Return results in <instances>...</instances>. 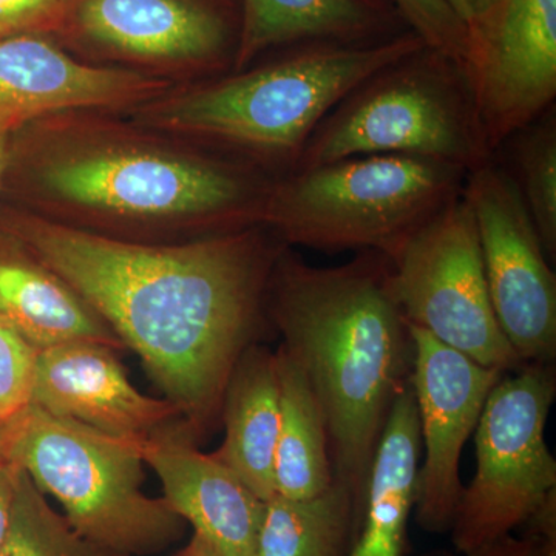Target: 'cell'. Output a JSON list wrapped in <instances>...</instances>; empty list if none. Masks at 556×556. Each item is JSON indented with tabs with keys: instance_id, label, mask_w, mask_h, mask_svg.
<instances>
[{
	"instance_id": "18",
	"label": "cell",
	"mask_w": 556,
	"mask_h": 556,
	"mask_svg": "<svg viewBox=\"0 0 556 556\" xmlns=\"http://www.w3.org/2000/svg\"><path fill=\"white\" fill-rule=\"evenodd\" d=\"M0 321L38 351L67 343L124 350L112 328L53 270L2 233Z\"/></svg>"
},
{
	"instance_id": "8",
	"label": "cell",
	"mask_w": 556,
	"mask_h": 556,
	"mask_svg": "<svg viewBox=\"0 0 556 556\" xmlns=\"http://www.w3.org/2000/svg\"><path fill=\"white\" fill-rule=\"evenodd\" d=\"M555 396L554 364H522L490 391L475 430V477L450 529L460 554L511 535L555 503L556 460L544 437Z\"/></svg>"
},
{
	"instance_id": "32",
	"label": "cell",
	"mask_w": 556,
	"mask_h": 556,
	"mask_svg": "<svg viewBox=\"0 0 556 556\" xmlns=\"http://www.w3.org/2000/svg\"><path fill=\"white\" fill-rule=\"evenodd\" d=\"M10 137L11 134L0 131V190L3 188V179H5L7 169H9Z\"/></svg>"
},
{
	"instance_id": "17",
	"label": "cell",
	"mask_w": 556,
	"mask_h": 556,
	"mask_svg": "<svg viewBox=\"0 0 556 556\" xmlns=\"http://www.w3.org/2000/svg\"><path fill=\"white\" fill-rule=\"evenodd\" d=\"M404 24L387 0H241L232 72L270 50L306 43H376L396 38Z\"/></svg>"
},
{
	"instance_id": "19",
	"label": "cell",
	"mask_w": 556,
	"mask_h": 556,
	"mask_svg": "<svg viewBox=\"0 0 556 556\" xmlns=\"http://www.w3.org/2000/svg\"><path fill=\"white\" fill-rule=\"evenodd\" d=\"M412 382L394 401L369 468L358 536L345 556H404L420 457Z\"/></svg>"
},
{
	"instance_id": "29",
	"label": "cell",
	"mask_w": 556,
	"mask_h": 556,
	"mask_svg": "<svg viewBox=\"0 0 556 556\" xmlns=\"http://www.w3.org/2000/svg\"><path fill=\"white\" fill-rule=\"evenodd\" d=\"M17 473L20 468L10 460L0 459V547L9 532L11 507L16 493Z\"/></svg>"
},
{
	"instance_id": "9",
	"label": "cell",
	"mask_w": 556,
	"mask_h": 556,
	"mask_svg": "<svg viewBox=\"0 0 556 556\" xmlns=\"http://www.w3.org/2000/svg\"><path fill=\"white\" fill-rule=\"evenodd\" d=\"M387 285L409 325L482 367H521L497 324L473 214L457 199L393 255Z\"/></svg>"
},
{
	"instance_id": "1",
	"label": "cell",
	"mask_w": 556,
	"mask_h": 556,
	"mask_svg": "<svg viewBox=\"0 0 556 556\" xmlns=\"http://www.w3.org/2000/svg\"><path fill=\"white\" fill-rule=\"evenodd\" d=\"M0 233L58 274L138 354L197 441L217 427L237 362L273 328L269 280L283 241L257 225L141 243L22 207L0 214Z\"/></svg>"
},
{
	"instance_id": "31",
	"label": "cell",
	"mask_w": 556,
	"mask_h": 556,
	"mask_svg": "<svg viewBox=\"0 0 556 556\" xmlns=\"http://www.w3.org/2000/svg\"><path fill=\"white\" fill-rule=\"evenodd\" d=\"M450 5L456 11L457 16L460 17L468 27L473 24L477 17V9H475V0H448Z\"/></svg>"
},
{
	"instance_id": "26",
	"label": "cell",
	"mask_w": 556,
	"mask_h": 556,
	"mask_svg": "<svg viewBox=\"0 0 556 556\" xmlns=\"http://www.w3.org/2000/svg\"><path fill=\"white\" fill-rule=\"evenodd\" d=\"M39 351L0 321V420L30 407Z\"/></svg>"
},
{
	"instance_id": "27",
	"label": "cell",
	"mask_w": 556,
	"mask_h": 556,
	"mask_svg": "<svg viewBox=\"0 0 556 556\" xmlns=\"http://www.w3.org/2000/svg\"><path fill=\"white\" fill-rule=\"evenodd\" d=\"M73 0H0V40L62 31Z\"/></svg>"
},
{
	"instance_id": "13",
	"label": "cell",
	"mask_w": 556,
	"mask_h": 556,
	"mask_svg": "<svg viewBox=\"0 0 556 556\" xmlns=\"http://www.w3.org/2000/svg\"><path fill=\"white\" fill-rule=\"evenodd\" d=\"M468 30L466 68L495 152L556 105V0H500Z\"/></svg>"
},
{
	"instance_id": "34",
	"label": "cell",
	"mask_w": 556,
	"mask_h": 556,
	"mask_svg": "<svg viewBox=\"0 0 556 556\" xmlns=\"http://www.w3.org/2000/svg\"><path fill=\"white\" fill-rule=\"evenodd\" d=\"M500 2V0H475V9H477V17L481 16V14H484L485 11H489L492 9L495 3ZM475 17V20H477Z\"/></svg>"
},
{
	"instance_id": "14",
	"label": "cell",
	"mask_w": 556,
	"mask_h": 556,
	"mask_svg": "<svg viewBox=\"0 0 556 556\" xmlns=\"http://www.w3.org/2000/svg\"><path fill=\"white\" fill-rule=\"evenodd\" d=\"M178 87L159 76L76 60L46 35L0 40V131L76 112L126 113Z\"/></svg>"
},
{
	"instance_id": "2",
	"label": "cell",
	"mask_w": 556,
	"mask_h": 556,
	"mask_svg": "<svg viewBox=\"0 0 556 556\" xmlns=\"http://www.w3.org/2000/svg\"><path fill=\"white\" fill-rule=\"evenodd\" d=\"M119 115L76 110L13 131L2 189L40 217L141 243L262 225L276 178Z\"/></svg>"
},
{
	"instance_id": "12",
	"label": "cell",
	"mask_w": 556,
	"mask_h": 556,
	"mask_svg": "<svg viewBox=\"0 0 556 556\" xmlns=\"http://www.w3.org/2000/svg\"><path fill=\"white\" fill-rule=\"evenodd\" d=\"M409 382L419 417L420 447L426 452L417 468L416 519L427 532L445 533L455 521L464 490L460 455L477 430L490 391L506 372L482 367L426 329L409 325Z\"/></svg>"
},
{
	"instance_id": "16",
	"label": "cell",
	"mask_w": 556,
	"mask_h": 556,
	"mask_svg": "<svg viewBox=\"0 0 556 556\" xmlns=\"http://www.w3.org/2000/svg\"><path fill=\"white\" fill-rule=\"evenodd\" d=\"M115 353L91 342L39 351L31 404L116 438L144 439L181 419L167 399L137 390Z\"/></svg>"
},
{
	"instance_id": "15",
	"label": "cell",
	"mask_w": 556,
	"mask_h": 556,
	"mask_svg": "<svg viewBox=\"0 0 556 556\" xmlns=\"http://www.w3.org/2000/svg\"><path fill=\"white\" fill-rule=\"evenodd\" d=\"M164 500L219 556H255L265 503L229 467L201 452L182 419L141 442Z\"/></svg>"
},
{
	"instance_id": "5",
	"label": "cell",
	"mask_w": 556,
	"mask_h": 556,
	"mask_svg": "<svg viewBox=\"0 0 556 556\" xmlns=\"http://www.w3.org/2000/svg\"><path fill=\"white\" fill-rule=\"evenodd\" d=\"M466 177L420 156H350L276 178L262 225L287 247L390 257L460 199Z\"/></svg>"
},
{
	"instance_id": "4",
	"label": "cell",
	"mask_w": 556,
	"mask_h": 556,
	"mask_svg": "<svg viewBox=\"0 0 556 556\" xmlns=\"http://www.w3.org/2000/svg\"><path fill=\"white\" fill-rule=\"evenodd\" d=\"M424 46L413 31L361 46H295L276 60L175 87L126 116L280 178L294 172L311 135L348 91Z\"/></svg>"
},
{
	"instance_id": "21",
	"label": "cell",
	"mask_w": 556,
	"mask_h": 556,
	"mask_svg": "<svg viewBox=\"0 0 556 556\" xmlns=\"http://www.w3.org/2000/svg\"><path fill=\"white\" fill-rule=\"evenodd\" d=\"M276 357L280 380V428L274 457L276 495L305 500L334 482L327 422L294 361L281 346Z\"/></svg>"
},
{
	"instance_id": "22",
	"label": "cell",
	"mask_w": 556,
	"mask_h": 556,
	"mask_svg": "<svg viewBox=\"0 0 556 556\" xmlns=\"http://www.w3.org/2000/svg\"><path fill=\"white\" fill-rule=\"evenodd\" d=\"M362 503L334 478L305 500L276 495L265 503L255 556H345Z\"/></svg>"
},
{
	"instance_id": "25",
	"label": "cell",
	"mask_w": 556,
	"mask_h": 556,
	"mask_svg": "<svg viewBox=\"0 0 556 556\" xmlns=\"http://www.w3.org/2000/svg\"><path fill=\"white\" fill-rule=\"evenodd\" d=\"M390 3L408 30L419 36L427 47L466 64L470 30L448 0H390Z\"/></svg>"
},
{
	"instance_id": "28",
	"label": "cell",
	"mask_w": 556,
	"mask_h": 556,
	"mask_svg": "<svg viewBox=\"0 0 556 556\" xmlns=\"http://www.w3.org/2000/svg\"><path fill=\"white\" fill-rule=\"evenodd\" d=\"M527 536H504L470 556H556L555 504L533 518Z\"/></svg>"
},
{
	"instance_id": "11",
	"label": "cell",
	"mask_w": 556,
	"mask_h": 556,
	"mask_svg": "<svg viewBox=\"0 0 556 556\" xmlns=\"http://www.w3.org/2000/svg\"><path fill=\"white\" fill-rule=\"evenodd\" d=\"M490 300L521 364H555L556 276L517 188L495 160L464 182Z\"/></svg>"
},
{
	"instance_id": "33",
	"label": "cell",
	"mask_w": 556,
	"mask_h": 556,
	"mask_svg": "<svg viewBox=\"0 0 556 556\" xmlns=\"http://www.w3.org/2000/svg\"><path fill=\"white\" fill-rule=\"evenodd\" d=\"M10 420H0V459H3L5 452L7 438H9Z\"/></svg>"
},
{
	"instance_id": "7",
	"label": "cell",
	"mask_w": 556,
	"mask_h": 556,
	"mask_svg": "<svg viewBox=\"0 0 556 556\" xmlns=\"http://www.w3.org/2000/svg\"><path fill=\"white\" fill-rule=\"evenodd\" d=\"M142 439L116 438L30 405L10 420L3 459L53 496L80 536L126 556L166 551L185 519L144 484Z\"/></svg>"
},
{
	"instance_id": "24",
	"label": "cell",
	"mask_w": 556,
	"mask_h": 556,
	"mask_svg": "<svg viewBox=\"0 0 556 556\" xmlns=\"http://www.w3.org/2000/svg\"><path fill=\"white\" fill-rule=\"evenodd\" d=\"M0 556H126L116 554L80 536L64 515L50 506L30 477L17 473L16 493L9 532Z\"/></svg>"
},
{
	"instance_id": "6",
	"label": "cell",
	"mask_w": 556,
	"mask_h": 556,
	"mask_svg": "<svg viewBox=\"0 0 556 556\" xmlns=\"http://www.w3.org/2000/svg\"><path fill=\"white\" fill-rule=\"evenodd\" d=\"M386 153L467 174L493 159L464 62L424 46L376 70L321 119L294 170Z\"/></svg>"
},
{
	"instance_id": "20",
	"label": "cell",
	"mask_w": 556,
	"mask_h": 556,
	"mask_svg": "<svg viewBox=\"0 0 556 556\" xmlns=\"http://www.w3.org/2000/svg\"><path fill=\"white\" fill-rule=\"evenodd\" d=\"M225 441L212 453L263 501L276 496L274 457L280 428L276 353L255 343L237 362L222 405Z\"/></svg>"
},
{
	"instance_id": "30",
	"label": "cell",
	"mask_w": 556,
	"mask_h": 556,
	"mask_svg": "<svg viewBox=\"0 0 556 556\" xmlns=\"http://www.w3.org/2000/svg\"><path fill=\"white\" fill-rule=\"evenodd\" d=\"M177 556H219L203 538L193 535L188 546L178 552Z\"/></svg>"
},
{
	"instance_id": "23",
	"label": "cell",
	"mask_w": 556,
	"mask_h": 556,
	"mask_svg": "<svg viewBox=\"0 0 556 556\" xmlns=\"http://www.w3.org/2000/svg\"><path fill=\"white\" fill-rule=\"evenodd\" d=\"M517 188L548 260L556 258V105L493 152Z\"/></svg>"
},
{
	"instance_id": "10",
	"label": "cell",
	"mask_w": 556,
	"mask_h": 556,
	"mask_svg": "<svg viewBox=\"0 0 556 556\" xmlns=\"http://www.w3.org/2000/svg\"><path fill=\"white\" fill-rule=\"evenodd\" d=\"M62 31L134 72L175 84L179 76L181 86L232 72L239 43L218 0H73Z\"/></svg>"
},
{
	"instance_id": "3",
	"label": "cell",
	"mask_w": 556,
	"mask_h": 556,
	"mask_svg": "<svg viewBox=\"0 0 556 556\" xmlns=\"http://www.w3.org/2000/svg\"><path fill=\"white\" fill-rule=\"evenodd\" d=\"M387 274L379 252L318 268L285 247L268 289L270 327L324 413L334 478L362 504L388 415L413 367L412 332Z\"/></svg>"
}]
</instances>
